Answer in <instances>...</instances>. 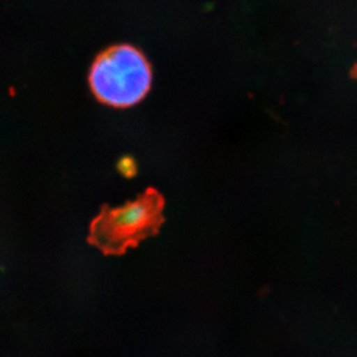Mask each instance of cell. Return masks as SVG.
Returning a JSON list of instances; mask_svg holds the SVG:
<instances>
[{"instance_id": "obj_1", "label": "cell", "mask_w": 357, "mask_h": 357, "mask_svg": "<svg viewBox=\"0 0 357 357\" xmlns=\"http://www.w3.org/2000/svg\"><path fill=\"white\" fill-rule=\"evenodd\" d=\"M152 80V68L145 54L130 44L114 45L101 52L89 73L95 98L112 108H130L142 101Z\"/></svg>"}, {"instance_id": "obj_2", "label": "cell", "mask_w": 357, "mask_h": 357, "mask_svg": "<svg viewBox=\"0 0 357 357\" xmlns=\"http://www.w3.org/2000/svg\"><path fill=\"white\" fill-rule=\"evenodd\" d=\"M155 214V199L151 198L105 211L91 225V243L107 253L121 252L149 230Z\"/></svg>"}]
</instances>
